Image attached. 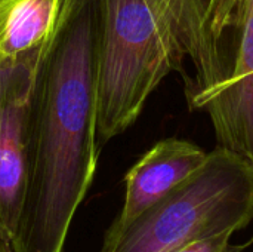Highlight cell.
<instances>
[{
    "label": "cell",
    "instance_id": "5",
    "mask_svg": "<svg viewBox=\"0 0 253 252\" xmlns=\"http://www.w3.org/2000/svg\"><path fill=\"white\" fill-rule=\"evenodd\" d=\"M50 48L0 67V238L19 236L31 172V116L39 71Z\"/></svg>",
    "mask_w": 253,
    "mask_h": 252
},
{
    "label": "cell",
    "instance_id": "11",
    "mask_svg": "<svg viewBox=\"0 0 253 252\" xmlns=\"http://www.w3.org/2000/svg\"><path fill=\"white\" fill-rule=\"evenodd\" d=\"M246 245H249V244H246ZM246 245H242V247H240L239 250H236L234 252H243V251H245V248H246Z\"/></svg>",
    "mask_w": 253,
    "mask_h": 252
},
{
    "label": "cell",
    "instance_id": "1",
    "mask_svg": "<svg viewBox=\"0 0 253 252\" xmlns=\"http://www.w3.org/2000/svg\"><path fill=\"white\" fill-rule=\"evenodd\" d=\"M96 0H77L39 71L31 172L13 252H64L93 184L101 144L95 89Z\"/></svg>",
    "mask_w": 253,
    "mask_h": 252
},
{
    "label": "cell",
    "instance_id": "2",
    "mask_svg": "<svg viewBox=\"0 0 253 252\" xmlns=\"http://www.w3.org/2000/svg\"><path fill=\"white\" fill-rule=\"evenodd\" d=\"M93 61L102 146L138 120L169 73H185L168 0H96Z\"/></svg>",
    "mask_w": 253,
    "mask_h": 252
},
{
    "label": "cell",
    "instance_id": "4",
    "mask_svg": "<svg viewBox=\"0 0 253 252\" xmlns=\"http://www.w3.org/2000/svg\"><path fill=\"white\" fill-rule=\"evenodd\" d=\"M211 88L200 111L218 146L253 166V0H205Z\"/></svg>",
    "mask_w": 253,
    "mask_h": 252
},
{
    "label": "cell",
    "instance_id": "12",
    "mask_svg": "<svg viewBox=\"0 0 253 252\" xmlns=\"http://www.w3.org/2000/svg\"><path fill=\"white\" fill-rule=\"evenodd\" d=\"M251 242H253V236H252V239H251Z\"/></svg>",
    "mask_w": 253,
    "mask_h": 252
},
{
    "label": "cell",
    "instance_id": "10",
    "mask_svg": "<svg viewBox=\"0 0 253 252\" xmlns=\"http://www.w3.org/2000/svg\"><path fill=\"white\" fill-rule=\"evenodd\" d=\"M0 252H13L12 251L10 244H9L7 241L1 239V238H0Z\"/></svg>",
    "mask_w": 253,
    "mask_h": 252
},
{
    "label": "cell",
    "instance_id": "3",
    "mask_svg": "<svg viewBox=\"0 0 253 252\" xmlns=\"http://www.w3.org/2000/svg\"><path fill=\"white\" fill-rule=\"evenodd\" d=\"M253 221V166L218 146L203 166L144 212L113 252H172L191 241L236 233Z\"/></svg>",
    "mask_w": 253,
    "mask_h": 252
},
{
    "label": "cell",
    "instance_id": "7",
    "mask_svg": "<svg viewBox=\"0 0 253 252\" xmlns=\"http://www.w3.org/2000/svg\"><path fill=\"white\" fill-rule=\"evenodd\" d=\"M77 0H0V67L47 50Z\"/></svg>",
    "mask_w": 253,
    "mask_h": 252
},
{
    "label": "cell",
    "instance_id": "8",
    "mask_svg": "<svg viewBox=\"0 0 253 252\" xmlns=\"http://www.w3.org/2000/svg\"><path fill=\"white\" fill-rule=\"evenodd\" d=\"M176 31L191 64H199L206 56L205 0H168Z\"/></svg>",
    "mask_w": 253,
    "mask_h": 252
},
{
    "label": "cell",
    "instance_id": "6",
    "mask_svg": "<svg viewBox=\"0 0 253 252\" xmlns=\"http://www.w3.org/2000/svg\"><path fill=\"white\" fill-rule=\"evenodd\" d=\"M208 159L197 144L166 138L156 143L125 175L123 206L105 232L99 252H113L125 232L150 208L165 199Z\"/></svg>",
    "mask_w": 253,
    "mask_h": 252
},
{
    "label": "cell",
    "instance_id": "9",
    "mask_svg": "<svg viewBox=\"0 0 253 252\" xmlns=\"http://www.w3.org/2000/svg\"><path fill=\"white\" fill-rule=\"evenodd\" d=\"M231 238H233V233L230 232L213 235V236H206V238L191 241L185 245H181L172 252H234L242 245H233Z\"/></svg>",
    "mask_w": 253,
    "mask_h": 252
}]
</instances>
